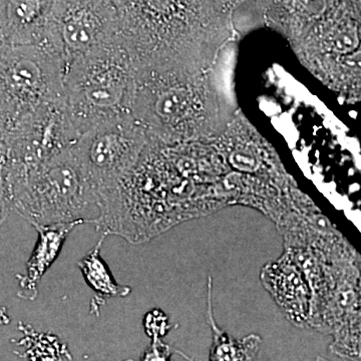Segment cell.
<instances>
[{"label":"cell","mask_w":361,"mask_h":361,"mask_svg":"<svg viewBox=\"0 0 361 361\" xmlns=\"http://www.w3.org/2000/svg\"><path fill=\"white\" fill-rule=\"evenodd\" d=\"M135 70L183 66L192 33L219 20L213 0H113Z\"/></svg>","instance_id":"obj_1"},{"label":"cell","mask_w":361,"mask_h":361,"mask_svg":"<svg viewBox=\"0 0 361 361\" xmlns=\"http://www.w3.org/2000/svg\"><path fill=\"white\" fill-rule=\"evenodd\" d=\"M2 176L11 207L32 226L99 225L101 198L73 146L39 167L21 174Z\"/></svg>","instance_id":"obj_2"},{"label":"cell","mask_w":361,"mask_h":361,"mask_svg":"<svg viewBox=\"0 0 361 361\" xmlns=\"http://www.w3.org/2000/svg\"><path fill=\"white\" fill-rule=\"evenodd\" d=\"M135 77L134 61L120 37L66 63V109L78 137L104 121L132 115Z\"/></svg>","instance_id":"obj_3"},{"label":"cell","mask_w":361,"mask_h":361,"mask_svg":"<svg viewBox=\"0 0 361 361\" xmlns=\"http://www.w3.org/2000/svg\"><path fill=\"white\" fill-rule=\"evenodd\" d=\"M66 66L44 45L0 47V122L7 135L40 109L65 102Z\"/></svg>","instance_id":"obj_4"},{"label":"cell","mask_w":361,"mask_h":361,"mask_svg":"<svg viewBox=\"0 0 361 361\" xmlns=\"http://www.w3.org/2000/svg\"><path fill=\"white\" fill-rule=\"evenodd\" d=\"M148 139L146 130L132 115L104 121L78 137L73 152L99 198L130 174Z\"/></svg>","instance_id":"obj_5"},{"label":"cell","mask_w":361,"mask_h":361,"mask_svg":"<svg viewBox=\"0 0 361 361\" xmlns=\"http://www.w3.org/2000/svg\"><path fill=\"white\" fill-rule=\"evenodd\" d=\"M118 35L113 0H56L39 44L58 52L68 63Z\"/></svg>","instance_id":"obj_6"},{"label":"cell","mask_w":361,"mask_h":361,"mask_svg":"<svg viewBox=\"0 0 361 361\" xmlns=\"http://www.w3.org/2000/svg\"><path fill=\"white\" fill-rule=\"evenodd\" d=\"M78 139L65 102L40 109L7 135L4 175L32 170L71 149Z\"/></svg>","instance_id":"obj_7"},{"label":"cell","mask_w":361,"mask_h":361,"mask_svg":"<svg viewBox=\"0 0 361 361\" xmlns=\"http://www.w3.org/2000/svg\"><path fill=\"white\" fill-rule=\"evenodd\" d=\"M56 0H0V32L9 44H39Z\"/></svg>","instance_id":"obj_8"},{"label":"cell","mask_w":361,"mask_h":361,"mask_svg":"<svg viewBox=\"0 0 361 361\" xmlns=\"http://www.w3.org/2000/svg\"><path fill=\"white\" fill-rule=\"evenodd\" d=\"M78 223H59L51 225H35L39 234L37 245L26 263L25 274L20 275L18 295L26 300H33L39 294L42 277L59 257L63 244Z\"/></svg>","instance_id":"obj_9"},{"label":"cell","mask_w":361,"mask_h":361,"mask_svg":"<svg viewBox=\"0 0 361 361\" xmlns=\"http://www.w3.org/2000/svg\"><path fill=\"white\" fill-rule=\"evenodd\" d=\"M102 237L103 238L97 244V246L82 260L78 261V267L82 271L85 280L90 288L99 295L106 298L128 296L130 292V287L116 283L110 268L102 258L99 252H101L104 236Z\"/></svg>","instance_id":"obj_10"},{"label":"cell","mask_w":361,"mask_h":361,"mask_svg":"<svg viewBox=\"0 0 361 361\" xmlns=\"http://www.w3.org/2000/svg\"><path fill=\"white\" fill-rule=\"evenodd\" d=\"M11 209L13 207H11V199H9L4 176L0 170V228L6 222Z\"/></svg>","instance_id":"obj_11"},{"label":"cell","mask_w":361,"mask_h":361,"mask_svg":"<svg viewBox=\"0 0 361 361\" xmlns=\"http://www.w3.org/2000/svg\"><path fill=\"white\" fill-rule=\"evenodd\" d=\"M7 146V134L4 129V125L0 122V166L4 161V155H6Z\"/></svg>","instance_id":"obj_12"},{"label":"cell","mask_w":361,"mask_h":361,"mask_svg":"<svg viewBox=\"0 0 361 361\" xmlns=\"http://www.w3.org/2000/svg\"><path fill=\"white\" fill-rule=\"evenodd\" d=\"M220 8H230V7L236 6L239 2L243 1V0H213Z\"/></svg>","instance_id":"obj_13"},{"label":"cell","mask_w":361,"mask_h":361,"mask_svg":"<svg viewBox=\"0 0 361 361\" xmlns=\"http://www.w3.org/2000/svg\"><path fill=\"white\" fill-rule=\"evenodd\" d=\"M6 40H4V37H2L1 32H0V47H1L2 44H6Z\"/></svg>","instance_id":"obj_14"}]
</instances>
